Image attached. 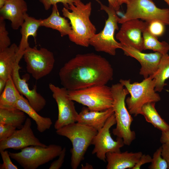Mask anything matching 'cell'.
<instances>
[{
  "instance_id": "cell-2",
  "label": "cell",
  "mask_w": 169,
  "mask_h": 169,
  "mask_svg": "<svg viewBox=\"0 0 169 169\" xmlns=\"http://www.w3.org/2000/svg\"><path fill=\"white\" fill-rule=\"evenodd\" d=\"M92 10L91 2L86 4L81 1L69 5V9L64 7L63 15L70 21L72 33L69 39L75 44L88 47L89 41L96 31L95 26L90 19Z\"/></svg>"
},
{
  "instance_id": "cell-45",
  "label": "cell",
  "mask_w": 169,
  "mask_h": 169,
  "mask_svg": "<svg viewBox=\"0 0 169 169\" xmlns=\"http://www.w3.org/2000/svg\"></svg>"
},
{
  "instance_id": "cell-36",
  "label": "cell",
  "mask_w": 169,
  "mask_h": 169,
  "mask_svg": "<svg viewBox=\"0 0 169 169\" xmlns=\"http://www.w3.org/2000/svg\"><path fill=\"white\" fill-rule=\"evenodd\" d=\"M152 158L148 154H142L138 161L132 169H140L143 164L151 163Z\"/></svg>"
},
{
  "instance_id": "cell-1",
  "label": "cell",
  "mask_w": 169,
  "mask_h": 169,
  "mask_svg": "<svg viewBox=\"0 0 169 169\" xmlns=\"http://www.w3.org/2000/svg\"><path fill=\"white\" fill-rule=\"evenodd\" d=\"M61 85L68 90L106 85L113 79V70L105 58L94 53L79 54L60 69Z\"/></svg>"
},
{
  "instance_id": "cell-4",
  "label": "cell",
  "mask_w": 169,
  "mask_h": 169,
  "mask_svg": "<svg viewBox=\"0 0 169 169\" xmlns=\"http://www.w3.org/2000/svg\"><path fill=\"white\" fill-rule=\"evenodd\" d=\"M97 132L91 127L77 122L56 130L57 134L67 138L72 143L71 166L73 169H77L84 159L85 154Z\"/></svg>"
},
{
  "instance_id": "cell-33",
  "label": "cell",
  "mask_w": 169,
  "mask_h": 169,
  "mask_svg": "<svg viewBox=\"0 0 169 169\" xmlns=\"http://www.w3.org/2000/svg\"><path fill=\"white\" fill-rule=\"evenodd\" d=\"M3 163L0 164V169H18V167L12 162L9 152L7 150H0Z\"/></svg>"
},
{
  "instance_id": "cell-39",
  "label": "cell",
  "mask_w": 169,
  "mask_h": 169,
  "mask_svg": "<svg viewBox=\"0 0 169 169\" xmlns=\"http://www.w3.org/2000/svg\"><path fill=\"white\" fill-rule=\"evenodd\" d=\"M109 3V6L113 8L115 11L119 10L120 6L116 2V0H108Z\"/></svg>"
},
{
  "instance_id": "cell-10",
  "label": "cell",
  "mask_w": 169,
  "mask_h": 169,
  "mask_svg": "<svg viewBox=\"0 0 169 169\" xmlns=\"http://www.w3.org/2000/svg\"><path fill=\"white\" fill-rule=\"evenodd\" d=\"M27 71L36 80H38L49 74L53 70L55 63L53 53L47 49H38L28 46L23 56Z\"/></svg>"
},
{
  "instance_id": "cell-41",
  "label": "cell",
  "mask_w": 169,
  "mask_h": 169,
  "mask_svg": "<svg viewBox=\"0 0 169 169\" xmlns=\"http://www.w3.org/2000/svg\"><path fill=\"white\" fill-rule=\"evenodd\" d=\"M82 169H93V167L91 165H90L88 163H86L84 166L82 165Z\"/></svg>"
},
{
  "instance_id": "cell-24",
  "label": "cell",
  "mask_w": 169,
  "mask_h": 169,
  "mask_svg": "<svg viewBox=\"0 0 169 169\" xmlns=\"http://www.w3.org/2000/svg\"><path fill=\"white\" fill-rule=\"evenodd\" d=\"M21 94L17 89L12 76L7 80L5 87L0 96V109H17V101Z\"/></svg>"
},
{
  "instance_id": "cell-12",
  "label": "cell",
  "mask_w": 169,
  "mask_h": 169,
  "mask_svg": "<svg viewBox=\"0 0 169 169\" xmlns=\"http://www.w3.org/2000/svg\"><path fill=\"white\" fill-rule=\"evenodd\" d=\"M49 88L58 107V118L54 124V128L57 130L77 122L79 113L76 110L73 101L68 97V90L52 83L49 84Z\"/></svg>"
},
{
  "instance_id": "cell-7",
  "label": "cell",
  "mask_w": 169,
  "mask_h": 169,
  "mask_svg": "<svg viewBox=\"0 0 169 169\" xmlns=\"http://www.w3.org/2000/svg\"><path fill=\"white\" fill-rule=\"evenodd\" d=\"M68 96L71 100L86 106L91 110L103 111L113 106L111 87L106 85L68 90Z\"/></svg>"
},
{
  "instance_id": "cell-30",
  "label": "cell",
  "mask_w": 169,
  "mask_h": 169,
  "mask_svg": "<svg viewBox=\"0 0 169 169\" xmlns=\"http://www.w3.org/2000/svg\"><path fill=\"white\" fill-rule=\"evenodd\" d=\"M161 147L157 149L153 154L149 169H167L168 165L161 155Z\"/></svg>"
},
{
  "instance_id": "cell-35",
  "label": "cell",
  "mask_w": 169,
  "mask_h": 169,
  "mask_svg": "<svg viewBox=\"0 0 169 169\" xmlns=\"http://www.w3.org/2000/svg\"><path fill=\"white\" fill-rule=\"evenodd\" d=\"M66 151V148H63L58 156V158L51 164L49 169H59L61 167L64 161Z\"/></svg>"
},
{
  "instance_id": "cell-13",
  "label": "cell",
  "mask_w": 169,
  "mask_h": 169,
  "mask_svg": "<svg viewBox=\"0 0 169 169\" xmlns=\"http://www.w3.org/2000/svg\"><path fill=\"white\" fill-rule=\"evenodd\" d=\"M121 24L116 35V39L123 46H130L142 51L143 50L142 33L146 27V22L134 19Z\"/></svg>"
},
{
  "instance_id": "cell-14",
  "label": "cell",
  "mask_w": 169,
  "mask_h": 169,
  "mask_svg": "<svg viewBox=\"0 0 169 169\" xmlns=\"http://www.w3.org/2000/svg\"><path fill=\"white\" fill-rule=\"evenodd\" d=\"M31 119L27 118L23 127L16 130L8 138L0 141V150L12 148L22 149L29 146H47L41 142L34 135L31 128Z\"/></svg>"
},
{
  "instance_id": "cell-8",
  "label": "cell",
  "mask_w": 169,
  "mask_h": 169,
  "mask_svg": "<svg viewBox=\"0 0 169 169\" xmlns=\"http://www.w3.org/2000/svg\"><path fill=\"white\" fill-rule=\"evenodd\" d=\"M63 148L58 145L50 144L46 147L32 146L17 153L9 152L11 158L24 169H36L58 156Z\"/></svg>"
},
{
  "instance_id": "cell-3",
  "label": "cell",
  "mask_w": 169,
  "mask_h": 169,
  "mask_svg": "<svg viewBox=\"0 0 169 169\" xmlns=\"http://www.w3.org/2000/svg\"><path fill=\"white\" fill-rule=\"evenodd\" d=\"M111 88L113 98L112 108L116 124L112 132L117 137L122 138L125 145L130 146L135 139L136 134L131 129L133 119L125 103L126 97L129 93L120 83L112 84Z\"/></svg>"
},
{
  "instance_id": "cell-19",
  "label": "cell",
  "mask_w": 169,
  "mask_h": 169,
  "mask_svg": "<svg viewBox=\"0 0 169 169\" xmlns=\"http://www.w3.org/2000/svg\"><path fill=\"white\" fill-rule=\"evenodd\" d=\"M114 113L113 108L101 111L90 110L84 107L79 113L77 122L91 127L98 131L101 129L106 121Z\"/></svg>"
},
{
  "instance_id": "cell-22",
  "label": "cell",
  "mask_w": 169,
  "mask_h": 169,
  "mask_svg": "<svg viewBox=\"0 0 169 169\" xmlns=\"http://www.w3.org/2000/svg\"><path fill=\"white\" fill-rule=\"evenodd\" d=\"M65 18L60 15L57 4L53 5L50 15L46 18L41 19V26L57 30L61 37L69 36L72 34V29L70 24Z\"/></svg>"
},
{
  "instance_id": "cell-28",
  "label": "cell",
  "mask_w": 169,
  "mask_h": 169,
  "mask_svg": "<svg viewBox=\"0 0 169 169\" xmlns=\"http://www.w3.org/2000/svg\"><path fill=\"white\" fill-rule=\"evenodd\" d=\"M143 50H151L159 52L162 55L167 54L169 51V44L166 42H160L158 38L149 32L146 27L142 33Z\"/></svg>"
},
{
  "instance_id": "cell-26",
  "label": "cell",
  "mask_w": 169,
  "mask_h": 169,
  "mask_svg": "<svg viewBox=\"0 0 169 169\" xmlns=\"http://www.w3.org/2000/svg\"><path fill=\"white\" fill-rule=\"evenodd\" d=\"M25 113L18 109H0V123L10 125L16 128L21 129L26 119Z\"/></svg>"
},
{
  "instance_id": "cell-18",
  "label": "cell",
  "mask_w": 169,
  "mask_h": 169,
  "mask_svg": "<svg viewBox=\"0 0 169 169\" xmlns=\"http://www.w3.org/2000/svg\"><path fill=\"white\" fill-rule=\"evenodd\" d=\"M143 154L141 152H109L106 155L107 169H131Z\"/></svg>"
},
{
  "instance_id": "cell-34",
  "label": "cell",
  "mask_w": 169,
  "mask_h": 169,
  "mask_svg": "<svg viewBox=\"0 0 169 169\" xmlns=\"http://www.w3.org/2000/svg\"><path fill=\"white\" fill-rule=\"evenodd\" d=\"M16 129L15 127L10 125L0 123V141L10 137Z\"/></svg>"
},
{
  "instance_id": "cell-40",
  "label": "cell",
  "mask_w": 169,
  "mask_h": 169,
  "mask_svg": "<svg viewBox=\"0 0 169 169\" xmlns=\"http://www.w3.org/2000/svg\"><path fill=\"white\" fill-rule=\"evenodd\" d=\"M7 81L4 79L0 78V94L3 92L5 87Z\"/></svg>"
},
{
  "instance_id": "cell-27",
  "label": "cell",
  "mask_w": 169,
  "mask_h": 169,
  "mask_svg": "<svg viewBox=\"0 0 169 169\" xmlns=\"http://www.w3.org/2000/svg\"><path fill=\"white\" fill-rule=\"evenodd\" d=\"M155 81V90L161 92L167 85L166 81L169 78V55H163L158 69L152 76Z\"/></svg>"
},
{
  "instance_id": "cell-16",
  "label": "cell",
  "mask_w": 169,
  "mask_h": 169,
  "mask_svg": "<svg viewBox=\"0 0 169 169\" xmlns=\"http://www.w3.org/2000/svg\"><path fill=\"white\" fill-rule=\"evenodd\" d=\"M21 68L19 64L15 67L12 75L15 85L19 93L27 99L30 105L37 112L43 109L46 101L44 98L37 91V87L34 85L30 89L26 82V79L21 78L19 70Z\"/></svg>"
},
{
  "instance_id": "cell-43",
  "label": "cell",
  "mask_w": 169,
  "mask_h": 169,
  "mask_svg": "<svg viewBox=\"0 0 169 169\" xmlns=\"http://www.w3.org/2000/svg\"><path fill=\"white\" fill-rule=\"evenodd\" d=\"M8 0H0V8H2Z\"/></svg>"
},
{
  "instance_id": "cell-29",
  "label": "cell",
  "mask_w": 169,
  "mask_h": 169,
  "mask_svg": "<svg viewBox=\"0 0 169 169\" xmlns=\"http://www.w3.org/2000/svg\"><path fill=\"white\" fill-rule=\"evenodd\" d=\"M145 22L147 29L154 36L158 38L164 34L165 25L161 21L153 19Z\"/></svg>"
},
{
  "instance_id": "cell-25",
  "label": "cell",
  "mask_w": 169,
  "mask_h": 169,
  "mask_svg": "<svg viewBox=\"0 0 169 169\" xmlns=\"http://www.w3.org/2000/svg\"><path fill=\"white\" fill-rule=\"evenodd\" d=\"M155 102H150L144 105L141 109V115L146 120L151 124L155 128L161 131L169 128V125L162 119L157 111Z\"/></svg>"
},
{
  "instance_id": "cell-37",
  "label": "cell",
  "mask_w": 169,
  "mask_h": 169,
  "mask_svg": "<svg viewBox=\"0 0 169 169\" xmlns=\"http://www.w3.org/2000/svg\"><path fill=\"white\" fill-rule=\"evenodd\" d=\"M161 155L165 160L168 165V169H169V144H162Z\"/></svg>"
},
{
  "instance_id": "cell-20",
  "label": "cell",
  "mask_w": 169,
  "mask_h": 169,
  "mask_svg": "<svg viewBox=\"0 0 169 169\" xmlns=\"http://www.w3.org/2000/svg\"><path fill=\"white\" fill-rule=\"evenodd\" d=\"M40 26L41 19H36L29 16L27 13L25 14L24 21L21 26V38L17 55L18 63H19L24 51L29 46L28 40L29 37L32 36L35 38L37 36L38 29Z\"/></svg>"
},
{
  "instance_id": "cell-31",
  "label": "cell",
  "mask_w": 169,
  "mask_h": 169,
  "mask_svg": "<svg viewBox=\"0 0 169 169\" xmlns=\"http://www.w3.org/2000/svg\"><path fill=\"white\" fill-rule=\"evenodd\" d=\"M8 34V32L6 28L5 19L0 17V51L8 47L11 45Z\"/></svg>"
},
{
  "instance_id": "cell-21",
  "label": "cell",
  "mask_w": 169,
  "mask_h": 169,
  "mask_svg": "<svg viewBox=\"0 0 169 169\" xmlns=\"http://www.w3.org/2000/svg\"><path fill=\"white\" fill-rule=\"evenodd\" d=\"M18 46L13 43L0 51V78L7 80L11 76L15 67L19 64L17 62Z\"/></svg>"
},
{
  "instance_id": "cell-23",
  "label": "cell",
  "mask_w": 169,
  "mask_h": 169,
  "mask_svg": "<svg viewBox=\"0 0 169 169\" xmlns=\"http://www.w3.org/2000/svg\"><path fill=\"white\" fill-rule=\"evenodd\" d=\"M16 108L27 114L36 122L37 129L42 133L49 129L52 124L51 119L39 115L29 104L27 99L21 95L17 101Z\"/></svg>"
},
{
  "instance_id": "cell-42",
  "label": "cell",
  "mask_w": 169,
  "mask_h": 169,
  "mask_svg": "<svg viewBox=\"0 0 169 169\" xmlns=\"http://www.w3.org/2000/svg\"><path fill=\"white\" fill-rule=\"evenodd\" d=\"M128 0H116V2L120 6L124 3L126 4Z\"/></svg>"
},
{
  "instance_id": "cell-6",
  "label": "cell",
  "mask_w": 169,
  "mask_h": 169,
  "mask_svg": "<svg viewBox=\"0 0 169 169\" xmlns=\"http://www.w3.org/2000/svg\"><path fill=\"white\" fill-rule=\"evenodd\" d=\"M100 5V10L104 11L108 18L106 20L103 29L100 33L95 34L89 41V44L98 52H105L114 56L117 49H121L122 45L115 39V31L119 29L118 23L120 18L116 11L112 7L103 4L99 0H95Z\"/></svg>"
},
{
  "instance_id": "cell-9",
  "label": "cell",
  "mask_w": 169,
  "mask_h": 169,
  "mask_svg": "<svg viewBox=\"0 0 169 169\" xmlns=\"http://www.w3.org/2000/svg\"><path fill=\"white\" fill-rule=\"evenodd\" d=\"M126 4V12L120 18L119 23L141 19L145 21L156 19L169 25V9L158 8L152 0H128Z\"/></svg>"
},
{
  "instance_id": "cell-32",
  "label": "cell",
  "mask_w": 169,
  "mask_h": 169,
  "mask_svg": "<svg viewBox=\"0 0 169 169\" xmlns=\"http://www.w3.org/2000/svg\"><path fill=\"white\" fill-rule=\"evenodd\" d=\"M81 0H39L43 5L44 9L47 10L50 9L51 5L61 3L64 7L69 9V5L74 4Z\"/></svg>"
},
{
  "instance_id": "cell-5",
  "label": "cell",
  "mask_w": 169,
  "mask_h": 169,
  "mask_svg": "<svg viewBox=\"0 0 169 169\" xmlns=\"http://www.w3.org/2000/svg\"><path fill=\"white\" fill-rule=\"evenodd\" d=\"M120 83L128 91L130 96L125 100L128 110L134 116L141 115V109L145 104L156 103L161 100L155 90V81L152 76L144 79L142 81L131 83V80L120 79Z\"/></svg>"
},
{
  "instance_id": "cell-44",
  "label": "cell",
  "mask_w": 169,
  "mask_h": 169,
  "mask_svg": "<svg viewBox=\"0 0 169 169\" xmlns=\"http://www.w3.org/2000/svg\"><path fill=\"white\" fill-rule=\"evenodd\" d=\"M166 3L169 5V0H163Z\"/></svg>"
},
{
  "instance_id": "cell-38",
  "label": "cell",
  "mask_w": 169,
  "mask_h": 169,
  "mask_svg": "<svg viewBox=\"0 0 169 169\" xmlns=\"http://www.w3.org/2000/svg\"><path fill=\"white\" fill-rule=\"evenodd\" d=\"M160 141L162 144H169V128L166 130L161 131Z\"/></svg>"
},
{
  "instance_id": "cell-15",
  "label": "cell",
  "mask_w": 169,
  "mask_h": 169,
  "mask_svg": "<svg viewBox=\"0 0 169 169\" xmlns=\"http://www.w3.org/2000/svg\"><path fill=\"white\" fill-rule=\"evenodd\" d=\"M121 49L125 55L133 58L139 62L141 65L139 74L144 79L153 76L156 73L163 55L157 52L144 53L130 46H122Z\"/></svg>"
},
{
  "instance_id": "cell-17",
  "label": "cell",
  "mask_w": 169,
  "mask_h": 169,
  "mask_svg": "<svg viewBox=\"0 0 169 169\" xmlns=\"http://www.w3.org/2000/svg\"><path fill=\"white\" fill-rule=\"evenodd\" d=\"M28 6L24 0H8L0 8V17L10 21L14 30L21 27L24 21Z\"/></svg>"
},
{
  "instance_id": "cell-11",
  "label": "cell",
  "mask_w": 169,
  "mask_h": 169,
  "mask_svg": "<svg viewBox=\"0 0 169 169\" xmlns=\"http://www.w3.org/2000/svg\"><path fill=\"white\" fill-rule=\"evenodd\" d=\"M116 124L114 113L108 119L103 127L98 131L93 137L91 145L94 146L92 153L105 162L106 155L109 152H120L125 144L122 138L117 137L114 140L111 136L110 129Z\"/></svg>"
}]
</instances>
